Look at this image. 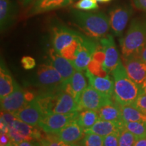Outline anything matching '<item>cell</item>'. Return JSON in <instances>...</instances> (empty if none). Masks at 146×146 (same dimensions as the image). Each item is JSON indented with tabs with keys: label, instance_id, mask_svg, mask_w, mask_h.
Listing matches in <instances>:
<instances>
[{
	"label": "cell",
	"instance_id": "6da1fadb",
	"mask_svg": "<svg viewBox=\"0 0 146 146\" xmlns=\"http://www.w3.org/2000/svg\"><path fill=\"white\" fill-rule=\"evenodd\" d=\"M70 17L73 24L91 39H102L108 34L110 29L109 17L103 12L73 10Z\"/></svg>",
	"mask_w": 146,
	"mask_h": 146
},
{
	"label": "cell",
	"instance_id": "7a4b0ae2",
	"mask_svg": "<svg viewBox=\"0 0 146 146\" xmlns=\"http://www.w3.org/2000/svg\"><path fill=\"white\" fill-rule=\"evenodd\" d=\"M111 73L114 83L115 101L119 105L134 106L143 92L142 89L131 79L121 61Z\"/></svg>",
	"mask_w": 146,
	"mask_h": 146
},
{
	"label": "cell",
	"instance_id": "3957f363",
	"mask_svg": "<svg viewBox=\"0 0 146 146\" xmlns=\"http://www.w3.org/2000/svg\"><path fill=\"white\" fill-rule=\"evenodd\" d=\"M45 115L50 114H70L79 112L77 102L63 89L54 93H41L36 96Z\"/></svg>",
	"mask_w": 146,
	"mask_h": 146
},
{
	"label": "cell",
	"instance_id": "277c9868",
	"mask_svg": "<svg viewBox=\"0 0 146 146\" xmlns=\"http://www.w3.org/2000/svg\"><path fill=\"white\" fill-rule=\"evenodd\" d=\"M146 45V20L135 18L127 33L120 39L123 58L139 56Z\"/></svg>",
	"mask_w": 146,
	"mask_h": 146
},
{
	"label": "cell",
	"instance_id": "5b68a950",
	"mask_svg": "<svg viewBox=\"0 0 146 146\" xmlns=\"http://www.w3.org/2000/svg\"><path fill=\"white\" fill-rule=\"evenodd\" d=\"M36 83L42 93H54L63 89L64 80L50 63L39 66L36 74Z\"/></svg>",
	"mask_w": 146,
	"mask_h": 146
},
{
	"label": "cell",
	"instance_id": "8992f818",
	"mask_svg": "<svg viewBox=\"0 0 146 146\" xmlns=\"http://www.w3.org/2000/svg\"><path fill=\"white\" fill-rule=\"evenodd\" d=\"M98 45L94 40L81 34L72 59L71 60L76 70L85 71L88 68L97 50Z\"/></svg>",
	"mask_w": 146,
	"mask_h": 146
},
{
	"label": "cell",
	"instance_id": "52a82bcc",
	"mask_svg": "<svg viewBox=\"0 0 146 146\" xmlns=\"http://www.w3.org/2000/svg\"><path fill=\"white\" fill-rule=\"evenodd\" d=\"M112 97L97 91L90 85H87L78 100L80 111L83 110H98L102 107L113 102Z\"/></svg>",
	"mask_w": 146,
	"mask_h": 146
},
{
	"label": "cell",
	"instance_id": "ba28073f",
	"mask_svg": "<svg viewBox=\"0 0 146 146\" xmlns=\"http://www.w3.org/2000/svg\"><path fill=\"white\" fill-rule=\"evenodd\" d=\"M35 98L33 94L18 85L13 92L1 99V110L3 112L14 114Z\"/></svg>",
	"mask_w": 146,
	"mask_h": 146
},
{
	"label": "cell",
	"instance_id": "9c48e42d",
	"mask_svg": "<svg viewBox=\"0 0 146 146\" xmlns=\"http://www.w3.org/2000/svg\"><path fill=\"white\" fill-rule=\"evenodd\" d=\"M78 112L70 114H50L45 115L40 122L39 127L46 134L57 135L70 122L76 119Z\"/></svg>",
	"mask_w": 146,
	"mask_h": 146
},
{
	"label": "cell",
	"instance_id": "30bf717a",
	"mask_svg": "<svg viewBox=\"0 0 146 146\" xmlns=\"http://www.w3.org/2000/svg\"><path fill=\"white\" fill-rule=\"evenodd\" d=\"M35 127L15 118L8 125L7 134L10 141L14 143L23 141L35 140L40 139V135Z\"/></svg>",
	"mask_w": 146,
	"mask_h": 146
},
{
	"label": "cell",
	"instance_id": "8fae6325",
	"mask_svg": "<svg viewBox=\"0 0 146 146\" xmlns=\"http://www.w3.org/2000/svg\"><path fill=\"white\" fill-rule=\"evenodd\" d=\"M80 34L63 25H56L52 28L53 48L60 54L64 50L72 45L77 39Z\"/></svg>",
	"mask_w": 146,
	"mask_h": 146
},
{
	"label": "cell",
	"instance_id": "7c38bea8",
	"mask_svg": "<svg viewBox=\"0 0 146 146\" xmlns=\"http://www.w3.org/2000/svg\"><path fill=\"white\" fill-rule=\"evenodd\" d=\"M133 12L130 5L115 7L110 12V26L115 36H121Z\"/></svg>",
	"mask_w": 146,
	"mask_h": 146
},
{
	"label": "cell",
	"instance_id": "4fadbf2b",
	"mask_svg": "<svg viewBox=\"0 0 146 146\" xmlns=\"http://www.w3.org/2000/svg\"><path fill=\"white\" fill-rule=\"evenodd\" d=\"M100 43L104 54L103 68L108 74L109 72H112L121 60L112 35L108 34L100 39Z\"/></svg>",
	"mask_w": 146,
	"mask_h": 146
},
{
	"label": "cell",
	"instance_id": "5bb4252c",
	"mask_svg": "<svg viewBox=\"0 0 146 146\" xmlns=\"http://www.w3.org/2000/svg\"><path fill=\"white\" fill-rule=\"evenodd\" d=\"M13 114L16 118L33 127H39L40 122L45 116L36 98Z\"/></svg>",
	"mask_w": 146,
	"mask_h": 146
},
{
	"label": "cell",
	"instance_id": "9a60e30c",
	"mask_svg": "<svg viewBox=\"0 0 146 146\" xmlns=\"http://www.w3.org/2000/svg\"><path fill=\"white\" fill-rule=\"evenodd\" d=\"M123 60L127 74L142 89L146 81V62L140 56L123 58Z\"/></svg>",
	"mask_w": 146,
	"mask_h": 146
},
{
	"label": "cell",
	"instance_id": "2e32d148",
	"mask_svg": "<svg viewBox=\"0 0 146 146\" xmlns=\"http://www.w3.org/2000/svg\"><path fill=\"white\" fill-rule=\"evenodd\" d=\"M48 62L60 73L64 81L70 78L76 71L72 62L56 52L54 48L49 50Z\"/></svg>",
	"mask_w": 146,
	"mask_h": 146
},
{
	"label": "cell",
	"instance_id": "e0dca14e",
	"mask_svg": "<svg viewBox=\"0 0 146 146\" xmlns=\"http://www.w3.org/2000/svg\"><path fill=\"white\" fill-rule=\"evenodd\" d=\"M85 76L88 79L89 85L97 91L112 98L114 96V80L110 78L108 74L105 76L98 75L87 68L85 70Z\"/></svg>",
	"mask_w": 146,
	"mask_h": 146
},
{
	"label": "cell",
	"instance_id": "ac0fdd59",
	"mask_svg": "<svg viewBox=\"0 0 146 146\" xmlns=\"http://www.w3.org/2000/svg\"><path fill=\"white\" fill-rule=\"evenodd\" d=\"M87 87L86 78L84 76L82 71L76 70L72 76L64 81L63 90L70 94L78 102V98Z\"/></svg>",
	"mask_w": 146,
	"mask_h": 146
},
{
	"label": "cell",
	"instance_id": "d6986e66",
	"mask_svg": "<svg viewBox=\"0 0 146 146\" xmlns=\"http://www.w3.org/2000/svg\"><path fill=\"white\" fill-rule=\"evenodd\" d=\"M56 135L60 140L67 143H76L81 141L85 137V129L80 126L75 119L66 126Z\"/></svg>",
	"mask_w": 146,
	"mask_h": 146
},
{
	"label": "cell",
	"instance_id": "ffe728a7",
	"mask_svg": "<svg viewBox=\"0 0 146 146\" xmlns=\"http://www.w3.org/2000/svg\"><path fill=\"white\" fill-rule=\"evenodd\" d=\"M123 127L124 122H112L99 119L91 128L85 129V133H94L104 137L112 133H120Z\"/></svg>",
	"mask_w": 146,
	"mask_h": 146
},
{
	"label": "cell",
	"instance_id": "44dd1931",
	"mask_svg": "<svg viewBox=\"0 0 146 146\" xmlns=\"http://www.w3.org/2000/svg\"><path fill=\"white\" fill-rule=\"evenodd\" d=\"M16 13V5L13 0H0V29L1 33L12 26Z\"/></svg>",
	"mask_w": 146,
	"mask_h": 146
},
{
	"label": "cell",
	"instance_id": "7402d4cb",
	"mask_svg": "<svg viewBox=\"0 0 146 146\" xmlns=\"http://www.w3.org/2000/svg\"><path fill=\"white\" fill-rule=\"evenodd\" d=\"M73 0H36L30 10V15H36L67 6Z\"/></svg>",
	"mask_w": 146,
	"mask_h": 146
},
{
	"label": "cell",
	"instance_id": "603a6c76",
	"mask_svg": "<svg viewBox=\"0 0 146 146\" xmlns=\"http://www.w3.org/2000/svg\"><path fill=\"white\" fill-rule=\"evenodd\" d=\"M17 85L18 84L14 81L6 66L1 60L0 67V98L2 99L13 92Z\"/></svg>",
	"mask_w": 146,
	"mask_h": 146
},
{
	"label": "cell",
	"instance_id": "cb8c5ba5",
	"mask_svg": "<svg viewBox=\"0 0 146 146\" xmlns=\"http://www.w3.org/2000/svg\"><path fill=\"white\" fill-rule=\"evenodd\" d=\"M97 111L100 119L112 122H124L120 106L115 100Z\"/></svg>",
	"mask_w": 146,
	"mask_h": 146
},
{
	"label": "cell",
	"instance_id": "d4e9b609",
	"mask_svg": "<svg viewBox=\"0 0 146 146\" xmlns=\"http://www.w3.org/2000/svg\"><path fill=\"white\" fill-rule=\"evenodd\" d=\"M124 122H146V114L132 105H119Z\"/></svg>",
	"mask_w": 146,
	"mask_h": 146
},
{
	"label": "cell",
	"instance_id": "484cf974",
	"mask_svg": "<svg viewBox=\"0 0 146 146\" xmlns=\"http://www.w3.org/2000/svg\"><path fill=\"white\" fill-rule=\"evenodd\" d=\"M98 111L83 110L79 111L76 120L84 129H89L99 120Z\"/></svg>",
	"mask_w": 146,
	"mask_h": 146
},
{
	"label": "cell",
	"instance_id": "4316f807",
	"mask_svg": "<svg viewBox=\"0 0 146 146\" xmlns=\"http://www.w3.org/2000/svg\"><path fill=\"white\" fill-rule=\"evenodd\" d=\"M124 127L138 139L146 137V122H124Z\"/></svg>",
	"mask_w": 146,
	"mask_h": 146
},
{
	"label": "cell",
	"instance_id": "83f0119b",
	"mask_svg": "<svg viewBox=\"0 0 146 146\" xmlns=\"http://www.w3.org/2000/svg\"><path fill=\"white\" fill-rule=\"evenodd\" d=\"M138 138L124 127L119 133V146H134Z\"/></svg>",
	"mask_w": 146,
	"mask_h": 146
},
{
	"label": "cell",
	"instance_id": "f1b7e54d",
	"mask_svg": "<svg viewBox=\"0 0 146 146\" xmlns=\"http://www.w3.org/2000/svg\"><path fill=\"white\" fill-rule=\"evenodd\" d=\"M80 142L84 146H104V137L94 133L85 134V137Z\"/></svg>",
	"mask_w": 146,
	"mask_h": 146
},
{
	"label": "cell",
	"instance_id": "f546056e",
	"mask_svg": "<svg viewBox=\"0 0 146 146\" xmlns=\"http://www.w3.org/2000/svg\"><path fill=\"white\" fill-rule=\"evenodd\" d=\"M47 135L48 137L39 140L41 146H72V144L67 143L60 140L56 135Z\"/></svg>",
	"mask_w": 146,
	"mask_h": 146
},
{
	"label": "cell",
	"instance_id": "4dcf8cb0",
	"mask_svg": "<svg viewBox=\"0 0 146 146\" xmlns=\"http://www.w3.org/2000/svg\"><path fill=\"white\" fill-rule=\"evenodd\" d=\"M73 8L79 10L89 11L97 10L99 5L96 0H78L73 5Z\"/></svg>",
	"mask_w": 146,
	"mask_h": 146
},
{
	"label": "cell",
	"instance_id": "1f68e13d",
	"mask_svg": "<svg viewBox=\"0 0 146 146\" xmlns=\"http://www.w3.org/2000/svg\"><path fill=\"white\" fill-rule=\"evenodd\" d=\"M119 133H112L104 137V146H119Z\"/></svg>",
	"mask_w": 146,
	"mask_h": 146
},
{
	"label": "cell",
	"instance_id": "d6a6232c",
	"mask_svg": "<svg viewBox=\"0 0 146 146\" xmlns=\"http://www.w3.org/2000/svg\"><path fill=\"white\" fill-rule=\"evenodd\" d=\"M141 112L146 114V93L142 92L137 100L134 105Z\"/></svg>",
	"mask_w": 146,
	"mask_h": 146
},
{
	"label": "cell",
	"instance_id": "836d02e7",
	"mask_svg": "<svg viewBox=\"0 0 146 146\" xmlns=\"http://www.w3.org/2000/svg\"><path fill=\"white\" fill-rule=\"evenodd\" d=\"M23 68L26 70H31L35 68L36 65L35 60L31 56H24L21 60Z\"/></svg>",
	"mask_w": 146,
	"mask_h": 146
},
{
	"label": "cell",
	"instance_id": "e575fe53",
	"mask_svg": "<svg viewBox=\"0 0 146 146\" xmlns=\"http://www.w3.org/2000/svg\"><path fill=\"white\" fill-rule=\"evenodd\" d=\"M133 3L137 10L146 12V0H133Z\"/></svg>",
	"mask_w": 146,
	"mask_h": 146
},
{
	"label": "cell",
	"instance_id": "d590c367",
	"mask_svg": "<svg viewBox=\"0 0 146 146\" xmlns=\"http://www.w3.org/2000/svg\"><path fill=\"white\" fill-rule=\"evenodd\" d=\"M14 146H41L39 141H36L35 140H31V141H23L18 143H14Z\"/></svg>",
	"mask_w": 146,
	"mask_h": 146
},
{
	"label": "cell",
	"instance_id": "8d00e7d4",
	"mask_svg": "<svg viewBox=\"0 0 146 146\" xmlns=\"http://www.w3.org/2000/svg\"><path fill=\"white\" fill-rule=\"evenodd\" d=\"M10 141V138L8 134L5 133H1V146H4Z\"/></svg>",
	"mask_w": 146,
	"mask_h": 146
},
{
	"label": "cell",
	"instance_id": "74e56055",
	"mask_svg": "<svg viewBox=\"0 0 146 146\" xmlns=\"http://www.w3.org/2000/svg\"><path fill=\"white\" fill-rule=\"evenodd\" d=\"M134 146H146V137L138 139Z\"/></svg>",
	"mask_w": 146,
	"mask_h": 146
},
{
	"label": "cell",
	"instance_id": "f35d334b",
	"mask_svg": "<svg viewBox=\"0 0 146 146\" xmlns=\"http://www.w3.org/2000/svg\"><path fill=\"white\" fill-rule=\"evenodd\" d=\"M33 0H18L22 6L24 8H27L33 2Z\"/></svg>",
	"mask_w": 146,
	"mask_h": 146
},
{
	"label": "cell",
	"instance_id": "ab89813d",
	"mask_svg": "<svg viewBox=\"0 0 146 146\" xmlns=\"http://www.w3.org/2000/svg\"><path fill=\"white\" fill-rule=\"evenodd\" d=\"M139 56L141 58L142 60H144V61H145L146 62V45H145V47H143V50L141 51V54H140Z\"/></svg>",
	"mask_w": 146,
	"mask_h": 146
},
{
	"label": "cell",
	"instance_id": "60d3db41",
	"mask_svg": "<svg viewBox=\"0 0 146 146\" xmlns=\"http://www.w3.org/2000/svg\"><path fill=\"white\" fill-rule=\"evenodd\" d=\"M72 146H84L83 144H82L81 142H78V143H73L72 144Z\"/></svg>",
	"mask_w": 146,
	"mask_h": 146
},
{
	"label": "cell",
	"instance_id": "b9f144b4",
	"mask_svg": "<svg viewBox=\"0 0 146 146\" xmlns=\"http://www.w3.org/2000/svg\"><path fill=\"white\" fill-rule=\"evenodd\" d=\"M142 90H143V92L146 93V81H145V83H144L143 87H142Z\"/></svg>",
	"mask_w": 146,
	"mask_h": 146
},
{
	"label": "cell",
	"instance_id": "7bdbcfd3",
	"mask_svg": "<svg viewBox=\"0 0 146 146\" xmlns=\"http://www.w3.org/2000/svg\"><path fill=\"white\" fill-rule=\"evenodd\" d=\"M97 1H99V2H102V3H106V2H109L111 0H96Z\"/></svg>",
	"mask_w": 146,
	"mask_h": 146
},
{
	"label": "cell",
	"instance_id": "ee69618b",
	"mask_svg": "<svg viewBox=\"0 0 146 146\" xmlns=\"http://www.w3.org/2000/svg\"><path fill=\"white\" fill-rule=\"evenodd\" d=\"M4 146H14V143H12V141H10L8 143H7L6 145H4Z\"/></svg>",
	"mask_w": 146,
	"mask_h": 146
}]
</instances>
